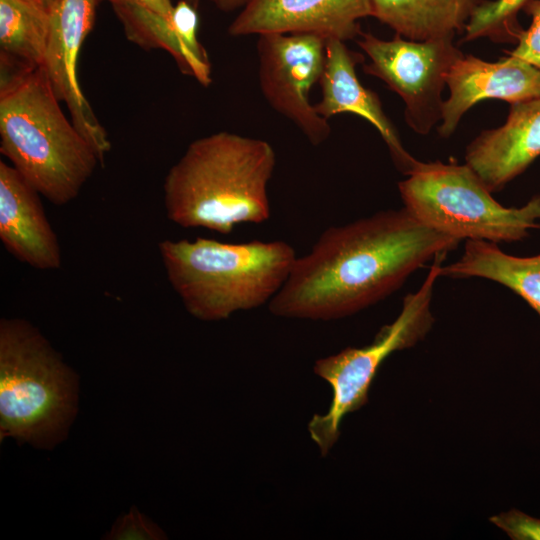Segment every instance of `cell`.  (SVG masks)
<instances>
[{
    "mask_svg": "<svg viewBox=\"0 0 540 540\" xmlns=\"http://www.w3.org/2000/svg\"><path fill=\"white\" fill-rule=\"evenodd\" d=\"M460 242L404 207L330 227L307 254L297 256L269 310L315 321L350 316L391 295L427 261Z\"/></svg>",
    "mask_w": 540,
    "mask_h": 540,
    "instance_id": "6da1fadb",
    "label": "cell"
},
{
    "mask_svg": "<svg viewBox=\"0 0 540 540\" xmlns=\"http://www.w3.org/2000/svg\"><path fill=\"white\" fill-rule=\"evenodd\" d=\"M276 164L265 140L217 132L194 140L163 183L167 218L183 228L229 234L271 214L268 184Z\"/></svg>",
    "mask_w": 540,
    "mask_h": 540,
    "instance_id": "7a4b0ae2",
    "label": "cell"
},
{
    "mask_svg": "<svg viewBox=\"0 0 540 540\" xmlns=\"http://www.w3.org/2000/svg\"><path fill=\"white\" fill-rule=\"evenodd\" d=\"M59 103L42 67L1 81V153L41 196L64 206L100 161Z\"/></svg>",
    "mask_w": 540,
    "mask_h": 540,
    "instance_id": "3957f363",
    "label": "cell"
},
{
    "mask_svg": "<svg viewBox=\"0 0 540 540\" xmlns=\"http://www.w3.org/2000/svg\"><path fill=\"white\" fill-rule=\"evenodd\" d=\"M158 250L171 288L187 312L203 321L224 320L269 303L297 258L294 248L280 240L166 239Z\"/></svg>",
    "mask_w": 540,
    "mask_h": 540,
    "instance_id": "277c9868",
    "label": "cell"
},
{
    "mask_svg": "<svg viewBox=\"0 0 540 540\" xmlns=\"http://www.w3.org/2000/svg\"><path fill=\"white\" fill-rule=\"evenodd\" d=\"M75 375L28 321L0 322V436L52 447L74 415Z\"/></svg>",
    "mask_w": 540,
    "mask_h": 540,
    "instance_id": "5b68a950",
    "label": "cell"
},
{
    "mask_svg": "<svg viewBox=\"0 0 540 540\" xmlns=\"http://www.w3.org/2000/svg\"><path fill=\"white\" fill-rule=\"evenodd\" d=\"M398 189L417 220L459 241L517 242L540 229V194L506 207L466 163L419 161Z\"/></svg>",
    "mask_w": 540,
    "mask_h": 540,
    "instance_id": "8992f818",
    "label": "cell"
},
{
    "mask_svg": "<svg viewBox=\"0 0 540 540\" xmlns=\"http://www.w3.org/2000/svg\"><path fill=\"white\" fill-rule=\"evenodd\" d=\"M446 254L433 258L420 288L403 298L399 315L381 327L370 344L349 347L315 362V374L330 384L333 394L327 413L314 415L308 423L310 436L322 456L338 440L344 416L367 403L369 388L384 360L395 351L414 346L431 330L435 321L431 311L434 285L441 276Z\"/></svg>",
    "mask_w": 540,
    "mask_h": 540,
    "instance_id": "52a82bcc",
    "label": "cell"
},
{
    "mask_svg": "<svg viewBox=\"0 0 540 540\" xmlns=\"http://www.w3.org/2000/svg\"><path fill=\"white\" fill-rule=\"evenodd\" d=\"M358 45L370 59L366 74L381 79L404 104L406 123L420 135H427L442 119V92L452 66L464 54L454 36L415 41L398 34L383 40L361 33Z\"/></svg>",
    "mask_w": 540,
    "mask_h": 540,
    "instance_id": "ba28073f",
    "label": "cell"
},
{
    "mask_svg": "<svg viewBox=\"0 0 540 540\" xmlns=\"http://www.w3.org/2000/svg\"><path fill=\"white\" fill-rule=\"evenodd\" d=\"M326 39L313 33H267L259 35L257 42L262 94L315 146L331 133L328 120L316 113L309 100L323 73Z\"/></svg>",
    "mask_w": 540,
    "mask_h": 540,
    "instance_id": "9c48e42d",
    "label": "cell"
},
{
    "mask_svg": "<svg viewBox=\"0 0 540 540\" xmlns=\"http://www.w3.org/2000/svg\"><path fill=\"white\" fill-rule=\"evenodd\" d=\"M97 1L55 2L49 12V37L41 67L56 98L68 107L72 123L103 163L111 143L80 88L77 73L80 50L93 27Z\"/></svg>",
    "mask_w": 540,
    "mask_h": 540,
    "instance_id": "30bf717a",
    "label": "cell"
},
{
    "mask_svg": "<svg viewBox=\"0 0 540 540\" xmlns=\"http://www.w3.org/2000/svg\"><path fill=\"white\" fill-rule=\"evenodd\" d=\"M371 0H251L228 28L231 36L313 33L342 41L361 34Z\"/></svg>",
    "mask_w": 540,
    "mask_h": 540,
    "instance_id": "8fae6325",
    "label": "cell"
},
{
    "mask_svg": "<svg viewBox=\"0 0 540 540\" xmlns=\"http://www.w3.org/2000/svg\"><path fill=\"white\" fill-rule=\"evenodd\" d=\"M446 85L450 95L444 100L440 136L454 133L462 116L476 103L487 99L509 104L540 97V70L513 56L496 62L463 55L452 66Z\"/></svg>",
    "mask_w": 540,
    "mask_h": 540,
    "instance_id": "7c38bea8",
    "label": "cell"
},
{
    "mask_svg": "<svg viewBox=\"0 0 540 540\" xmlns=\"http://www.w3.org/2000/svg\"><path fill=\"white\" fill-rule=\"evenodd\" d=\"M364 56L348 49L344 41L327 38L320 86L321 100L313 105L321 117L353 113L369 121L386 143L395 166L408 175L419 162L402 145L393 123L385 114L378 95L365 88L356 75V65Z\"/></svg>",
    "mask_w": 540,
    "mask_h": 540,
    "instance_id": "4fadbf2b",
    "label": "cell"
},
{
    "mask_svg": "<svg viewBox=\"0 0 540 540\" xmlns=\"http://www.w3.org/2000/svg\"><path fill=\"white\" fill-rule=\"evenodd\" d=\"M0 240L11 256L34 269L61 268L60 243L40 194L4 161H0Z\"/></svg>",
    "mask_w": 540,
    "mask_h": 540,
    "instance_id": "5bb4252c",
    "label": "cell"
},
{
    "mask_svg": "<svg viewBox=\"0 0 540 540\" xmlns=\"http://www.w3.org/2000/svg\"><path fill=\"white\" fill-rule=\"evenodd\" d=\"M540 156V97L510 104L500 127L482 131L465 163L492 193L502 190Z\"/></svg>",
    "mask_w": 540,
    "mask_h": 540,
    "instance_id": "9a60e30c",
    "label": "cell"
},
{
    "mask_svg": "<svg viewBox=\"0 0 540 540\" xmlns=\"http://www.w3.org/2000/svg\"><path fill=\"white\" fill-rule=\"evenodd\" d=\"M112 6L130 41L166 50L183 73L204 86L211 83L209 58L198 40L197 8L180 0L166 17L136 4L120 2Z\"/></svg>",
    "mask_w": 540,
    "mask_h": 540,
    "instance_id": "2e32d148",
    "label": "cell"
},
{
    "mask_svg": "<svg viewBox=\"0 0 540 540\" xmlns=\"http://www.w3.org/2000/svg\"><path fill=\"white\" fill-rule=\"evenodd\" d=\"M441 276L478 277L499 283L521 297L540 318V253L515 256L502 251L496 243L466 240L461 257L442 266Z\"/></svg>",
    "mask_w": 540,
    "mask_h": 540,
    "instance_id": "e0dca14e",
    "label": "cell"
},
{
    "mask_svg": "<svg viewBox=\"0 0 540 540\" xmlns=\"http://www.w3.org/2000/svg\"><path fill=\"white\" fill-rule=\"evenodd\" d=\"M483 0H371L372 16L415 41L455 36Z\"/></svg>",
    "mask_w": 540,
    "mask_h": 540,
    "instance_id": "ac0fdd59",
    "label": "cell"
},
{
    "mask_svg": "<svg viewBox=\"0 0 540 540\" xmlns=\"http://www.w3.org/2000/svg\"><path fill=\"white\" fill-rule=\"evenodd\" d=\"M49 12L26 0H0V60L25 69L43 64Z\"/></svg>",
    "mask_w": 540,
    "mask_h": 540,
    "instance_id": "d6986e66",
    "label": "cell"
},
{
    "mask_svg": "<svg viewBox=\"0 0 540 540\" xmlns=\"http://www.w3.org/2000/svg\"><path fill=\"white\" fill-rule=\"evenodd\" d=\"M531 0H483L473 11L466 26L463 42L489 38L496 42H517L523 29L518 13Z\"/></svg>",
    "mask_w": 540,
    "mask_h": 540,
    "instance_id": "ffe728a7",
    "label": "cell"
},
{
    "mask_svg": "<svg viewBox=\"0 0 540 540\" xmlns=\"http://www.w3.org/2000/svg\"><path fill=\"white\" fill-rule=\"evenodd\" d=\"M523 11L531 17L530 26L521 30L516 46L505 53L540 70V0H531Z\"/></svg>",
    "mask_w": 540,
    "mask_h": 540,
    "instance_id": "44dd1931",
    "label": "cell"
},
{
    "mask_svg": "<svg viewBox=\"0 0 540 540\" xmlns=\"http://www.w3.org/2000/svg\"><path fill=\"white\" fill-rule=\"evenodd\" d=\"M165 538L164 533L136 508L117 521L108 534V539L116 540H155Z\"/></svg>",
    "mask_w": 540,
    "mask_h": 540,
    "instance_id": "7402d4cb",
    "label": "cell"
},
{
    "mask_svg": "<svg viewBox=\"0 0 540 540\" xmlns=\"http://www.w3.org/2000/svg\"><path fill=\"white\" fill-rule=\"evenodd\" d=\"M513 540H540V519L511 509L489 518Z\"/></svg>",
    "mask_w": 540,
    "mask_h": 540,
    "instance_id": "603a6c76",
    "label": "cell"
},
{
    "mask_svg": "<svg viewBox=\"0 0 540 540\" xmlns=\"http://www.w3.org/2000/svg\"><path fill=\"white\" fill-rule=\"evenodd\" d=\"M113 3H131L145 7L153 12H156L162 16L170 17L173 4L171 0H108Z\"/></svg>",
    "mask_w": 540,
    "mask_h": 540,
    "instance_id": "cb8c5ba5",
    "label": "cell"
},
{
    "mask_svg": "<svg viewBox=\"0 0 540 540\" xmlns=\"http://www.w3.org/2000/svg\"><path fill=\"white\" fill-rule=\"evenodd\" d=\"M217 8L224 12H230L235 9L246 6L251 0H208Z\"/></svg>",
    "mask_w": 540,
    "mask_h": 540,
    "instance_id": "d4e9b609",
    "label": "cell"
},
{
    "mask_svg": "<svg viewBox=\"0 0 540 540\" xmlns=\"http://www.w3.org/2000/svg\"><path fill=\"white\" fill-rule=\"evenodd\" d=\"M26 1L42 8L43 10L47 12H50V10L53 8L57 0H26Z\"/></svg>",
    "mask_w": 540,
    "mask_h": 540,
    "instance_id": "484cf974",
    "label": "cell"
},
{
    "mask_svg": "<svg viewBox=\"0 0 540 540\" xmlns=\"http://www.w3.org/2000/svg\"><path fill=\"white\" fill-rule=\"evenodd\" d=\"M188 3H190L195 8H198L200 0H186Z\"/></svg>",
    "mask_w": 540,
    "mask_h": 540,
    "instance_id": "4316f807",
    "label": "cell"
}]
</instances>
